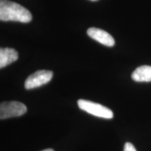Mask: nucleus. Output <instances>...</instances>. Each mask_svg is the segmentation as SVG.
<instances>
[{
    "instance_id": "obj_7",
    "label": "nucleus",
    "mask_w": 151,
    "mask_h": 151,
    "mask_svg": "<svg viewBox=\"0 0 151 151\" xmlns=\"http://www.w3.org/2000/svg\"><path fill=\"white\" fill-rule=\"evenodd\" d=\"M132 78L137 82L151 81V67L143 65L137 68L132 73Z\"/></svg>"
},
{
    "instance_id": "obj_2",
    "label": "nucleus",
    "mask_w": 151,
    "mask_h": 151,
    "mask_svg": "<svg viewBox=\"0 0 151 151\" xmlns=\"http://www.w3.org/2000/svg\"><path fill=\"white\" fill-rule=\"evenodd\" d=\"M77 103L81 110L93 115L94 116L106 119L113 118V111L104 106L85 99H79Z\"/></svg>"
},
{
    "instance_id": "obj_8",
    "label": "nucleus",
    "mask_w": 151,
    "mask_h": 151,
    "mask_svg": "<svg viewBox=\"0 0 151 151\" xmlns=\"http://www.w3.org/2000/svg\"><path fill=\"white\" fill-rule=\"evenodd\" d=\"M124 151H137L131 143H126L124 146Z\"/></svg>"
},
{
    "instance_id": "obj_10",
    "label": "nucleus",
    "mask_w": 151,
    "mask_h": 151,
    "mask_svg": "<svg viewBox=\"0 0 151 151\" xmlns=\"http://www.w3.org/2000/svg\"><path fill=\"white\" fill-rule=\"evenodd\" d=\"M90 1H97V0H90Z\"/></svg>"
},
{
    "instance_id": "obj_6",
    "label": "nucleus",
    "mask_w": 151,
    "mask_h": 151,
    "mask_svg": "<svg viewBox=\"0 0 151 151\" xmlns=\"http://www.w3.org/2000/svg\"><path fill=\"white\" fill-rule=\"evenodd\" d=\"M18 58V53L16 50L11 48H1L0 49V68L10 65Z\"/></svg>"
},
{
    "instance_id": "obj_4",
    "label": "nucleus",
    "mask_w": 151,
    "mask_h": 151,
    "mask_svg": "<svg viewBox=\"0 0 151 151\" xmlns=\"http://www.w3.org/2000/svg\"><path fill=\"white\" fill-rule=\"evenodd\" d=\"M53 76V73L48 70H39L28 76L24 82V88L31 90L48 83Z\"/></svg>"
},
{
    "instance_id": "obj_9",
    "label": "nucleus",
    "mask_w": 151,
    "mask_h": 151,
    "mask_svg": "<svg viewBox=\"0 0 151 151\" xmlns=\"http://www.w3.org/2000/svg\"><path fill=\"white\" fill-rule=\"evenodd\" d=\"M41 151H54L52 149H50V148H48V149H46V150H41Z\"/></svg>"
},
{
    "instance_id": "obj_1",
    "label": "nucleus",
    "mask_w": 151,
    "mask_h": 151,
    "mask_svg": "<svg viewBox=\"0 0 151 151\" xmlns=\"http://www.w3.org/2000/svg\"><path fill=\"white\" fill-rule=\"evenodd\" d=\"M31 13L22 6L8 0H0V20L27 23L32 20Z\"/></svg>"
},
{
    "instance_id": "obj_5",
    "label": "nucleus",
    "mask_w": 151,
    "mask_h": 151,
    "mask_svg": "<svg viewBox=\"0 0 151 151\" xmlns=\"http://www.w3.org/2000/svg\"><path fill=\"white\" fill-rule=\"evenodd\" d=\"M87 34L92 39L98 41L104 46L111 47L115 45V40L110 34L104 30L96 27H90L87 31Z\"/></svg>"
},
{
    "instance_id": "obj_3",
    "label": "nucleus",
    "mask_w": 151,
    "mask_h": 151,
    "mask_svg": "<svg viewBox=\"0 0 151 151\" xmlns=\"http://www.w3.org/2000/svg\"><path fill=\"white\" fill-rule=\"evenodd\" d=\"M27 112V106L16 101H4L0 104V119H7L22 116Z\"/></svg>"
}]
</instances>
